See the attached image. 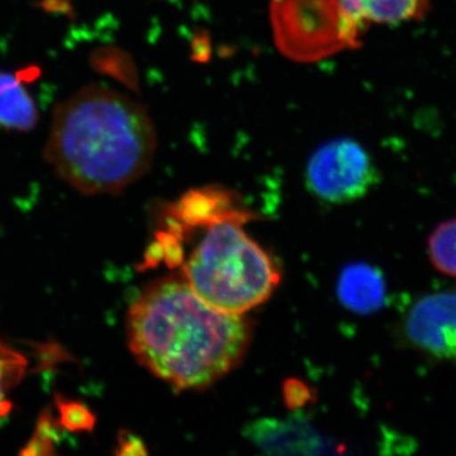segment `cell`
Here are the masks:
<instances>
[{
	"mask_svg": "<svg viewBox=\"0 0 456 456\" xmlns=\"http://www.w3.org/2000/svg\"><path fill=\"white\" fill-rule=\"evenodd\" d=\"M244 435L256 448L269 454H332L344 449L303 415L255 419L245 426Z\"/></svg>",
	"mask_w": 456,
	"mask_h": 456,
	"instance_id": "6",
	"label": "cell"
},
{
	"mask_svg": "<svg viewBox=\"0 0 456 456\" xmlns=\"http://www.w3.org/2000/svg\"><path fill=\"white\" fill-rule=\"evenodd\" d=\"M37 122V107L22 80L14 74L0 71V127L28 132Z\"/></svg>",
	"mask_w": 456,
	"mask_h": 456,
	"instance_id": "10",
	"label": "cell"
},
{
	"mask_svg": "<svg viewBox=\"0 0 456 456\" xmlns=\"http://www.w3.org/2000/svg\"><path fill=\"white\" fill-rule=\"evenodd\" d=\"M407 341L440 359H456V290L428 294L404 320Z\"/></svg>",
	"mask_w": 456,
	"mask_h": 456,
	"instance_id": "5",
	"label": "cell"
},
{
	"mask_svg": "<svg viewBox=\"0 0 456 456\" xmlns=\"http://www.w3.org/2000/svg\"><path fill=\"white\" fill-rule=\"evenodd\" d=\"M25 368V360L20 354L0 345V417L11 410V403L7 399L8 392L20 379Z\"/></svg>",
	"mask_w": 456,
	"mask_h": 456,
	"instance_id": "12",
	"label": "cell"
},
{
	"mask_svg": "<svg viewBox=\"0 0 456 456\" xmlns=\"http://www.w3.org/2000/svg\"><path fill=\"white\" fill-rule=\"evenodd\" d=\"M253 220L239 216L200 228L202 235L180 263V277L216 310L245 314L268 301L281 283L274 257L245 231Z\"/></svg>",
	"mask_w": 456,
	"mask_h": 456,
	"instance_id": "3",
	"label": "cell"
},
{
	"mask_svg": "<svg viewBox=\"0 0 456 456\" xmlns=\"http://www.w3.org/2000/svg\"><path fill=\"white\" fill-rule=\"evenodd\" d=\"M428 256L436 270L456 278V218L443 222L432 231Z\"/></svg>",
	"mask_w": 456,
	"mask_h": 456,
	"instance_id": "11",
	"label": "cell"
},
{
	"mask_svg": "<svg viewBox=\"0 0 456 456\" xmlns=\"http://www.w3.org/2000/svg\"><path fill=\"white\" fill-rule=\"evenodd\" d=\"M338 4L358 40L370 23L401 25L421 20L431 9L430 0H338Z\"/></svg>",
	"mask_w": 456,
	"mask_h": 456,
	"instance_id": "8",
	"label": "cell"
},
{
	"mask_svg": "<svg viewBox=\"0 0 456 456\" xmlns=\"http://www.w3.org/2000/svg\"><path fill=\"white\" fill-rule=\"evenodd\" d=\"M134 358L176 391H198L244 359L253 326L244 314L216 310L182 277L159 279L141 292L127 314Z\"/></svg>",
	"mask_w": 456,
	"mask_h": 456,
	"instance_id": "1",
	"label": "cell"
},
{
	"mask_svg": "<svg viewBox=\"0 0 456 456\" xmlns=\"http://www.w3.org/2000/svg\"><path fill=\"white\" fill-rule=\"evenodd\" d=\"M250 215L239 198L221 187H206L188 191L167 209L171 239L178 240L207 224L237 216Z\"/></svg>",
	"mask_w": 456,
	"mask_h": 456,
	"instance_id": "7",
	"label": "cell"
},
{
	"mask_svg": "<svg viewBox=\"0 0 456 456\" xmlns=\"http://www.w3.org/2000/svg\"><path fill=\"white\" fill-rule=\"evenodd\" d=\"M145 107L101 86H89L53 113L45 158L59 178L83 194H116L145 175L156 151Z\"/></svg>",
	"mask_w": 456,
	"mask_h": 456,
	"instance_id": "2",
	"label": "cell"
},
{
	"mask_svg": "<svg viewBox=\"0 0 456 456\" xmlns=\"http://www.w3.org/2000/svg\"><path fill=\"white\" fill-rule=\"evenodd\" d=\"M379 182V171L367 150L350 139L318 147L305 167V187L330 204L355 202Z\"/></svg>",
	"mask_w": 456,
	"mask_h": 456,
	"instance_id": "4",
	"label": "cell"
},
{
	"mask_svg": "<svg viewBox=\"0 0 456 456\" xmlns=\"http://www.w3.org/2000/svg\"><path fill=\"white\" fill-rule=\"evenodd\" d=\"M338 297L354 314H374L386 305V279L382 272L369 264H349L338 277Z\"/></svg>",
	"mask_w": 456,
	"mask_h": 456,
	"instance_id": "9",
	"label": "cell"
}]
</instances>
